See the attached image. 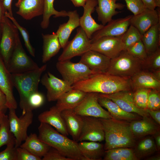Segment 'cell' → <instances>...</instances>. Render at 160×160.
Returning <instances> with one entry per match:
<instances>
[{"label":"cell","instance_id":"cell-1","mask_svg":"<svg viewBox=\"0 0 160 160\" xmlns=\"http://www.w3.org/2000/svg\"><path fill=\"white\" fill-rule=\"evenodd\" d=\"M73 89L86 93L111 94L123 90H131L130 79L106 73L96 74L73 85Z\"/></svg>","mask_w":160,"mask_h":160},{"label":"cell","instance_id":"cell-2","mask_svg":"<svg viewBox=\"0 0 160 160\" xmlns=\"http://www.w3.org/2000/svg\"><path fill=\"white\" fill-rule=\"evenodd\" d=\"M100 119L104 132L105 151L117 148H134L136 139L131 130L129 122L113 118Z\"/></svg>","mask_w":160,"mask_h":160},{"label":"cell","instance_id":"cell-3","mask_svg":"<svg viewBox=\"0 0 160 160\" xmlns=\"http://www.w3.org/2000/svg\"><path fill=\"white\" fill-rule=\"evenodd\" d=\"M39 138L71 160H85L79 148L78 143L68 138L50 125L40 123L38 128Z\"/></svg>","mask_w":160,"mask_h":160},{"label":"cell","instance_id":"cell-4","mask_svg":"<svg viewBox=\"0 0 160 160\" xmlns=\"http://www.w3.org/2000/svg\"><path fill=\"white\" fill-rule=\"evenodd\" d=\"M46 64L38 68L23 73L11 74L12 84L20 96V107L22 113L30 111L28 104L29 96L38 91L39 83L43 73L46 70Z\"/></svg>","mask_w":160,"mask_h":160},{"label":"cell","instance_id":"cell-5","mask_svg":"<svg viewBox=\"0 0 160 160\" xmlns=\"http://www.w3.org/2000/svg\"><path fill=\"white\" fill-rule=\"evenodd\" d=\"M142 69V62L138 58L123 50L116 57L111 59L106 73L130 79Z\"/></svg>","mask_w":160,"mask_h":160},{"label":"cell","instance_id":"cell-6","mask_svg":"<svg viewBox=\"0 0 160 160\" xmlns=\"http://www.w3.org/2000/svg\"><path fill=\"white\" fill-rule=\"evenodd\" d=\"M56 67L63 79L72 86L96 74L84 64L73 63L70 60L58 61Z\"/></svg>","mask_w":160,"mask_h":160},{"label":"cell","instance_id":"cell-7","mask_svg":"<svg viewBox=\"0 0 160 160\" xmlns=\"http://www.w3.org/2000/svg\"><path fill=\"white\" fill-rule=\"evenodd\" d=\"M37 64L26 54L22 46L19 33L11 56L7 66L11 74L24 73L38 68Z\"/></svg>","mask_w":160,"mask_h":160},{"label":"cell","instance_id":"cell-8","mask_svg":"<svg viewBox=\"0 0 160 160\" xmlns=\"http://www.w3.org/2000/svg\"><path fill=\"white\" fill-rule=\"evenodd\" d=\"M0 52L6 67L14 49L18 30L12 21L5 17L0 25Z\"/></svg>","mask_w":160,"mask_h":160},{"label":"cell","instance_id":"cell-9","mask_svg":"<svg viewBox=\"0 0 160 160\" xmlns=\"http://www.w3.org/2000/svg\"><path fill=\"white\" fill-rule=\"evenodd\" d=\"M9 110L8 118L10 129L15 138V147L17 148L20 146L22 142L28 136L27 130L32 123L33 114L32 111H28L18 117L15 109Z\"/></svg>","mask_w":160,"mask_h":160},{"label":"cell","instance_id":"cell-10","mask_svg":"<svg viewBox=\"0 0 160 160\" xmlns=\"http://www.w3.org/2000/svg\"><path fill=\"white\" fill-rule=\"evenodd\" d=\"M91 41L84 31L81 27L77 29L73 38L68 41L63 48L58 60L61 61L70 60L73 57L81 56L90 49Z\"/></svg>","mask_w":160,"mask_h":160},{"label":"cell","instance_id":"cell-11","mask_svg":"<svg viewBox=\"0 0 160 160\" xmlns=\"http://www.w3.org/2000/svg\"><path fill=\"white\" fill-rule=\"evenodd\" d=\"M98 93H87L86 96L73 110L81 116H89L99 118H113L109 112L104 109L98 101Z\"/></svg>","mask_w":160,"mask_h":160},{"label":"cell","instance_id":"cell-12","mask_svg":"<svg viewBox=\"0 0 160 160\" xmlns=\"http://www.w3.org/2000/svg\"><path fill=\"white\" fill-rule=\"evenodd\" d=\"M90 50L99 52L111 59H113L124 50L121 36L100 38L91 43Z\"/></svg>","mask_w":160,"mask_h":160},{"label":"cell","instance_id":"cell-13","mask_svg":"<svg viewBox=\"0 0 160 160\" xmlns=\"http://www.w3.org/2000/svg\"><path fill=\"white\" fill-rule=\"evenodd\" d=\"M82 116L83 124L78 142L85 141L101 142L104 140L103 127L100 118Z\"/></svg>","mask_w":160,"mask_h":160},{"label":"cell","instance_id":"cell-14","mask_svg":"<svg viewBox=\"0 0 160 160\" xmlns=\"http://www.w3.org/2000/svg\"><path fill=\"white\" fill-rule=\"evenodd\" d=\"M40 81L47 89V97L49 102L57 100L62 95L73 89L66 81L49 72L42 76Z\"/></svg>","mask_w":160,"mask_h":160},{"label":"cell","instance_id":"cell-15","mask_svg":"<svg viewBox=\"0 0 160 160\" xmlns=\"http://www.w3.org/2000/svg\"><path fill=\"white\" fill-rule=\"evenodd\" d=\"M99 94L111 100L127 112L136 113L142 117L150 116L146 110L140 108L136 105L133 99V92L131 90L121 91L111 94Z\"/></svg>","mask_w":160,"mask_h":160},{"label":"cell","instance_id":"cell-16","mask_svg":"<svg viewBox=\"0 0 160 160\" xmlns=\"http://www.w3.org/2000/svg\"><path fill=\"white\" fill-rule=\"evenodd\" d=\"M132 15L124 18L112 20L107 25L95 32L91 38V43L104 36H119L123 34L130 25V20Z\"/></svg>","mask_w":160,"mask_h":160},{"label":"cell","instance_id":"cell-17","mask_svg":"<svg viewBox=\"0 0 160 160\" xmlns=\"http://www.w3.org/2000/svg\"><path fill=\"white\" fill-rule=\"evenodd\" d=\"M111 59L97 52L90 50L81 56L79 62L96 74L106 73Z\"/></svg>","mask_w":160,"mask_h":160},{"label":"cell","instance_id":"cell-18","mask_svg":"<svg viewBox=\"0 0 160 160\" xmlns=\"http://www.w3.org/2000/svg\"><path fill=\"white\" fill-rule=\"evenodd\" d=\"M159 12L147 8L140 13L132 15L130 25L135 27L142 35L151 27L160 22Z\"/></svg>","mask_w":160,"mask_h":160},{"label":"cell","instance_id":"cell-19","mask_svg":"<svg viewBox=\"0 0 160 160\" xmlns=\"http://www.w3.org/2000/svg\"><path fill=\"white\" fill-rule=\"evenodd\" d=\"M97 4V0H87L83 7V15L80 17V26L90 39L95 32L100 30L104 26L102 24L97 23L92 16Z\"/></svg>","mask_w":160,"mask_h":160},{"label":"cell","instance_id":"cell-20","mask_svg":"<svg viewBox=\"0 0 160 160\" xmlns=\"http://www.w3.org/2000/svg\"><path fill=\"white\" fill-rule=\"evenodd\" d=\"M129 79L131 88L134 91L138 88H146L160 91V79L152 72L142 69Z\"/></svg>","mask_w":160,"mask_h":160},{"label":"cell","instance_id":"cell-21","mask_svg":"<svg viewBox=\"0 0 160 160\" xmlns=\"http://www.w3.org/2000/svg\"><path fill=\"white\" fill-rule=\"evenodd\" d=\"M11 73L8 71L0 55V88L5 94L8 108L16 109L17 103L13 93V87Z\"/></svg>","mask_w":160,"mask_h":160},{"label":"cell","instance_id":"cell-22","mask_svg":"<svg viewBox=\"0 0 160 160\" xmlns=\"http://www.w3.org/2000/svg\"><path fill=\"white\" fill-rule=\"evenodd\" d=\"M15 6L18 8L16 13L27 20L43 15L44 0H18Z\"/></svg>","mask_w":160,"mask_h":160},{"label":"cell","instance_id":"cell-23","mask_svg":"<svg viewBox=\"0 0 160 160\" xmlns=\"http://www.w3.org/2000/svg\"><path fill=\"white\" fill-rule=\"evenodd\" d=\"M97 4L95 10L98 21L105 25L112 20L113 17L120 12L116 9H123L125 5L116 2V0H97Z\"/></svg>","mask_w":160,"mask_h":160},{"label":"cell","instance_id":"cell-24","mask_svg":"<svg viewBox=\"0 0 160 160\" xmlns=\"http://www.w3.org/2000/svg\"><path fill=\"white\" fill-rule=\"evenodd\" d=\"M149 116L142 117L130 122L131 130L135 139L152 135L159 131V125Z\"/></svg>","mask_w":160,"mask_h":160},{"label":"cell","instance_id":"cell-25","mask_svg":"<svg viewBox=\"0 0 160 160\" xmlns=\"http://www.w3.org/2000/svg\"><path fill=\"white\" fill-rule=\"evenodd\" d=\"M38 119L40 123L47 124L54 127L61 134L66 136L68 135L61 112L55 105L50 108L49 110L41 113L38 116Z\"/></svg>","mask_w":160,"mask_h":160},{"label":"cell","instance_id":"cell-26","mask_svg":"<svg viewBox=\"0 0 160 160\" xmlns=\"http://www.w3.org/2000/svg\"><path fill=\"white\" fill-rule=\"evenodd\" d=\"M98 101L100 105L106 108L113 118L130 122L140 119L142 117L133 113L127 112L121 108L116 103L98 93Z\"/></svg>","mask_w":160,"mask_h":160},{"label":"cell","instance_id":"cell-27","mask_svg":"<svg viewBox=\"0 0 160 160\" xmlns=\"http://www.w3.org/2000/svg\"><path fill=\"white\" fill-rule=\"evenodd\" d=\"M87 93L72 89L58 98L55 106L61 112L64 110H74L83 100Z\"/></svg>","mask_w":160,"mask_h":160},{"label":"cell","instance_id":"cell-28","mask_svg":"<svg viewBox=\"0 0 160 160\" xmlns=\"http://www.w3.org/2000/svg\"><path fill=\"white\" fill-rule=\"evenodd\" d=\"M61 114L69 135L78 142L83 124L82 116L76 113L73 110L63 111Z\"/></svg>","mask_w":160,"mask_h":160},{"label":"cell","instance_id":"cell-29","mask_svg":"<svg viewBox=\"0 0 160 160\" xmlns=\"http://www.w3.org/2000/svg\"><path fill=\"white\" fill-rule=\"evenodd\" d=\"M69 19L67 22L60 25L57 33L61 47L63 48L68 41L73 31L80 26L79 15L76 10L68 12Z\"/></svg>","mask_w":160,"mask_h":160},{"label":"cell","instance_id":"cell-30","mask_svg":"<svg viewBox=\"0 0 160 160\" xmlns=\"http://www.w3.org/2000/svg\"><path fill=\"white\" fill-rule=\"evenodd\" d=\"M78 145L85 160H100L104 157L105 152L104 146L98 142L82 141L78 143Z\"/></svg>","mask_w":160,"mask_h":160},{"label":"cell","instance_id":"cell-31","mask_svg":"<svg viewBox=\"0 0 160 160\" xmlns=\"http://www.w3.org/2000/svg\"><path fill=\"white\" fill-rule=\"evenodd\" d=\"M43 39V52L42 61L45 63L57 54L61 48L57 33L42 34Z\"/></svg>","mask_w":160,"mask_h":160},{"label":"cell","instance_id":"cell-32","mask_svg":"<svg viewBox=\"0 0 160 160\" xmlns=\"http://www.w3.org/2000/svg\"><path fill=\"white\" fill-rule=\"evenodd\" d=\"M141 40L148 55L159 47L160 41V22L152 26L142 35Z\"/></svg>","mask_w":160,"mask_h":160},{"label":"cell","instance_id":"cell-33","mask_svg":"<svg viewBox=\"0 0 160 160\" xmlns=\"http://www.w3.org/2000/svg\"><path fill=\"white\" fill-rule=\"evenodd\" d=\"M20 147L24 148L33 154L40 157L44 156L51 147L41 141L35 133H31Z\"/></svg>","mask_w":160,"mask_h":160},{"label":"cell","instance_id":"cell-34","mask_svg":"<svg viewBox=\"0 0 160 160\" xmlns=\"http://www.w3.org/2000/svg\"><path fill=\"white\" fill-rule=\"evenodd\" d=\"M134 148V153L138 160L149 156L157 151L154 139L151 136L145 137L136 142Z\"/></svg>","mask_w":160,"mask_h":160},{"label":"cell","instance_id":"cell-35","mask_svg":"<svg viewBox=\"0 0 160 160\" xmlns=\"http://www.w3.org/2000/svg\"><path fill=\"white\" fill-rule=\"evenodd\" d=\"M104 160H137L132 148L120 147L105 151Z\"/></svg>","mask_w":160,"mask_h":160},{"label":"cell","instance_id":"cell-36","mask_svg":"<svg viewBox=\"0 0 160 160\" xmlns=\"http://www.w3.org/2000/svg\"><path fill=\"white\" fill-rule=\"evenodd\" d=\"M15 138L10 130L8 116L3 113L0 123V148L4 145H15Z\"/></svg>","mask_w":160,"mask_h":160},{"label":"cell","instance_id":"cell-37","mask_svg":"<svg viewBox=\"0 0 160 160\" xmlns=\"http://www.w3.org/2000/svg\"><path fill=\"white\" fill-rule=\"evenodd\" d=\"M54 1L44 0L43 19L41 23V27L43 29H46L48 27L50 18L52 16L54 15L55 17L68 16V12L65 11H58L55 9L53 5Z\"/></svg>","mask_w":160,"mask_h":160},{"label":"cell","instance_id":"cell-38","mask_svg":"<svg viewBox=\"0 0 160 160\" xmlns=\"http://www.w3.org/2000/svg\"><path fill=\"white\" fill-rule=\"evenodd\" d=\"M142 35L139 31L133 26L130 25L121 37L124 44V50L130 46L141 40Z\"/></svg>","mask_w":160,"mask_h":160},{"label":"cell","instance_id":"cell-39","mask_svg":"<svg viewBox=\"0 0 160 160\" xmlns=\"http://www.w3.org/2000/svg\"><path fill=\"white\" fill-rule=\"evenodd\" d=\"M154 72L160 71V49L159 48L154 52L148 55L142 64V68Z\"/></svg>","mask_w":160,"mask_h":160},{"label":"cell","instance_id":"cell-40","mask_svg":"<svg viewBox=\"0 0 160 160\" xmlns=\"http://www.w3.org/2000/svg\"><path fill=\"white\" fill-rule=\"evenodd\" d=\"M5 17L9 18L16 27L20 32L23 39L25 45L30 54L33 57L35 56V51L34 48L31 45L29 39V33L27 30L21 26L13 17L11 16L7 12L5 13Z\"/></svg>","mask_w":160,"mask_h":160},{"label":"cell","instance_id":"cell-41","mask_svg":"<svg viewBox=\"0 0 160 160\" xmlns=\"http://www.w3.org/2000/svg\"><path fill=\"white\" fill-rule=\"evenodd\" d=\"M151 89L140 88L134 90L133 92V99L138 108L145 110L147 108L148 97Z\"/></svg>","mask_w":160,"mask_h":160},{"label":"cell","instance_id":"cell-42","mask_svg":"<svg viewBox=\"0 0 160 160\" xmlns=\"http://www.w3.org/2000/svg\"><path fill=\"white\" fill-rule=\"evenodd\" d=\"M126 50L131 55L140 60L142 64L148 57V55L141 40L129 47Z\"/></svg>","mask_w":160,"mask_h":160},{"label":"cell","instance_id":"cell-43","mask_svg":"<svg viewBox=\"0 0 160 160\" xmlns=\"http://www.w3.org/2000/svg\"><path fill=\"white\" fill-rule=\"evenodd\" d=\"M44 98L43 95L38 91L32 94L29 97L28 104L30 111H32L41 106L44 103Z\"/></svg>","mask_w":160,"mask_h":160},{"label":"cell","instance_id":"cell-44","mask_svg":"<svg viewBox=\"0 0 160 160\" xmlns=\"http://www.w3.org/2000/svg\"><path fill=\"white\" fill-rule=\"evenodd\" d=\"M160 108V91L151 89L148 96L147 108L151 110H159Z\"/></svg>","mask_w":160,"mask_h":160},{"label":"cell","instance_id":"cell-45","mask_svg":"<svg viewBox=\"0 0 160 160\" xmlns=\"http://www.w3.org/2000/svg\"><path fill=\"white\" fill-rule=\"evenodd\" d=\"M127 9L132 12L133 15L139 14L146 8L141 0H124Z\"/></svg>","mask_w":160,"mask_h":160},{"label":"cell","instance_id":"cell-46","mask_svg":"<svg viewBox=\"0 0 160 160\" xmlns=\"http://www.w3.org/2000/svg\"><path fill=\"white\" fill-rule=\"evenodd\" d=\"M16 160H41V158L36 156L26 149L19 147L16 148Z\"/></svg>","mask_w":160,"mask_h":160},{"label":"cell","instance_id":"cell-47","mask_svg":"<svg viewBox=\"0 0 160 160\" xmlns=\"http://www.w3.org/2000/svg\"><path fill=\"white\" fill-rule=\"evenodd\" d=\"M0 160H16V148L15 145L9 144L0 152Z\"/></svg>","mask_w":160,"mask_h":160},{"label":"cell","instance_id":"cell-48","mask_svg":"<svg viewBox=\"0 0 160 160\" xmlns=\"http://www.w3.org/2000/svg\"><path fill=\"white\" fill-rule=\"evenodd\" d=\"M43 157L42 160H71L62 154L57 150L51 147Z\"/></svg>","mask_w":160,"mask_h":160},{"label":"cell","instance_id":"cell-49","mask_svg":"<svg viewBox=\"0 0 160 160\" xmlns=\"http://www.w3.org/2000/svg\"><path fill=\"white\" fill-rule=\"evenodd\" d=\"M149 116L157 124H160V110H151L147 108L145 109Z\"/></svg>","mask_w":160,"mask_h":160},{"label":"cell","instance_id":"cell-50","mask_svg":"<svg viewBox=\"0 0 160 160\" xmlns=\"http://www.w3.org/2000/svg\"><path fill=\"white\" fill-rule=\"evenodd\" d=\"M6 96L0 88V112L5 113L8 108L7 105Z\"/></svg>","mask_w":160,"mask_h":160},{"label":"cell","instance_id":"cell-51","mask_svg":"<svg viewBox=\"0 0 160 160\" xmlns=\"http://www.w3.org/2000/svg\"><path fill=\"white\" fill-rule=\"evenodd\" d=\"M13 0H3L2 1L5 13L7 12L11 16H13L12 9V3Z\"/></svg>","mask_w":160,"mask_h":160},{"label":"cell","instance_id":"cell-52","mask_svg":"<svg viewBox=\"0 0 160 160\" xmlns=\"http://www.w3.org/2000/svg\"><path fill=\"white\" fill-rule=\"evenodd\" d=\"M146 8L154 9L156 8L154 0H141Z\"/></svg>","mask_w":160,"mask_h":160},{"label":"cell","instance_id":"cell-53","mask_svg":"<svg viewBox=\"0 0 160 160\" xmlns=\"http://www.w3.org/2000/svg\"><path fill=\"white\" fill-rule=\"evenodd\" d=\"M154 140L157 150L160 149V134L159 131L152 135Z\"/></svg>","mask_w":160,"mask_h":160},{"label":"cell","instance_id":"cell-54","mask_svg":"<svg viewBox=\"0 0 160 160\" xmlns=\"http://www.w3.org/2000/svg\"><path fill=\"white\" fill-rule=\"evenodd\" d=\"M76 7H84L85 4L86 0H70Z\"/></svg>","mask_w":160,"mask_h":160},{"label":"cell","instance_id":"cell-55","mask_svg":"<svg viewBox=\"0 0 160 160\" xmlns=\"http://www.w3.org/2000/svg\"><path fill=\"white\" fill-rule=\"evenodd\" d=\"M5 17V12L2 1L0 0V26L1 24L4 21Z\"/></svg>","mask_w":160,"mask_h":160},{"label":"cell","instance_id":"cell-56","mask_svg":"<svg viewBox=\"0 0 160 160\" xmlns=\"http://www.w3.org/2000/svg\"><path fill=\"white\" fill-rule=\"evenodd\" d=\"M146 159L149 160H160V157L159 155H155L150 157H149L147 158Z\"/></svg>","mask_w":160,"mask_h":160},{"label":"cell","instance_id":"cell-57","mask_svg":"<svg viewBox=\"0 0 160 160\" xmlns=\"http://www.w3.org/2000/svg\"><path fill=\"white\" fill-rule=\"evenodd\" d=\"M156 7L160 8V0H154Z\"/></svg>","mask_w":160,"mask_h":160},{"label":"cell","instance_id":"cell-58","mask_svg":"<svg viewBox=\"0 0 160 160\" xmlns=\"http://www.w3.org/2000/svg\"><path fill=\"white\" fill-rule=\"evenodd\" d=\"M2 114L3 113L0 112V123Z\"/></svg>","mask_w":160,"mask_h":160},{"label":"cell","instance_id":"cell-59","mask_svg":"<svg viewBox=\"0 0 160 160\" xmlns=\"http://www.w3.org/2000/svg\"><path fill=\"white\" fill-rule=\"evenodd\" d=\"M1 31V28H0V31Z\"/></svg>","mask_w":160,"mask_h":160},{"label":"cell","instance_id":"cell-60","mask_svg":"<svg viewBox=\"0 0 160 160\" xmlns=\"http://www.w3.org/2000/svg\"><path fill=\"white\" fill-rule=\"evenodd\" d=\"M0 1H2L3 0H0Z\"/></svg>","mask_w":160,"mask_h":160},{"label":"cell","instance_id":"cell-61","mask_svg":"<svg viewBox=\"0 0 160 160\" xmlns=\"http://www.w3.org/2000/svg\"><path fill=\"white\" fill-rule=\"evenodd\" d=\"M86 0V1H87V0Z\"/></svg>","mask_w":160,"mask_h":160},{"label":"cell","instance_id":"cell-62","mask_svg":"<svg viewBox=\"0 0 160 160\" xmlns=\"http://www.w3.org/2000/svg\"><path fill=\"white\" fill-rule=\"evenodd\" d=\"M116 1L117 0H116Z\"/></svg>","mask_w":160,"mask_h":160}]
</instances>
